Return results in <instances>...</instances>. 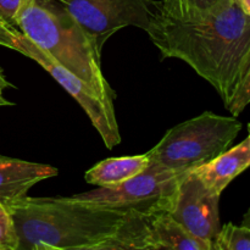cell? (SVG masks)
<instances>
[{"mask_svg":"<svg viewBox=\"0 0 250 250\" xmlns=\"http://www.w3.org/2000/svg\"><path fill=\"white\" fill-rule=\"evenodd\" d=\"M17 31L98 94L114 102L116 93L103 75L102 54L62 5L55 0H26L17 16Z\"/></svg>","mask_w":250,"mask_h":250,"instance_id":"cell-3","label":"cell"},{"mask_svg":"<svg viewBox=\"0 0 250 250\" xmlns=\"http://www.w3.org/2000/svg\"><path fill=\"white\" fill-rule=\"evenodd\" d=\"M81 24L102 54L107 39L128 26L146 31L156 10L153 0H55Z\"/></svg>","mask_w":250,"mask_h":250,"instance_id":"cell-6","label":"cell"},{"mask_svg":"<svg viewBox=\"0 0 250 250\" xmlns=\"http://www.w3.org/2000/svg\"><path fill=\"white\" fill-rule=\"evenodd\" d=\"M146 32L163 58L185 61L229 106L250 61V16L236 0L183 20L156 9Z\"/></svg>","mask_w":250,"mask_h":250,"instance_id":"cell-1","label":"cell"},{"mask_svg":"<svg viewBox=\"0 0 250 250\" xmlns=\"http://www.w3.org/2000/svg\"><path fill=\"white\" fill-rule=\"evenodd\" d=\"M188 171H176L150 163L134 177L115 187H99L72 198L87 204L107 208L121 212L155 215L172 212L178 188Z\"/></svg>","mask_w":250,"mask_h":250,"instance_id":"cell-5","label":"cell"},{"mask_svg":"<svg viewBox=\"0 0 250 250\" xmlns=\"http://www.w3.org/2000/svg\"><path fill=\"white\" fill-rule=\"evenodd\" d=\"M150 164L148 154L110 158L85 172L84 180L98 187H115L146 170Z\"/></svg>","mask_w":250,"mask_h":250,"instance_id":"cell-12","label":"cell"},{"mask_svg":"<svg viewBox=\"0 0 250 250\" xmlns=\"http://www.w3.org/2000/svg\"><path fill=\"white\" fill-rule=\"evenodd\" d=\"M16 51L39 63L81 105L106 148L112 149L120 144L121 136L114 102L106 100L98 94L87 82L62 67L20 31L16 36Z\"/></svg>","mask_w":250,"mask_h":250,"instance_id":"cell-7","label":"cell"},{"mask_svg":"<svg viewBox=\"0 0 250 250\" xmlns=\"http://www.w3.org/2000/svg\"><path fill=\"white\" fill-rule=\"evenodd\" d=\"M220 197L221 195L211 192L194 171L190 170L181 182L171 215L190 233L209 242L212 247V242L221 229L219 216Z\"/></svg>","mask_w":250,"mask_h":250,"instance_id":"cell-8","label":"cell"},{"mask_svg":"<svg viewBox=\"0 0 250 250\" xmlns=\"http://www.w3.org/2000/svg\"><path fill=\"white\" fill-rule=\"evenodd\" d=\"M19 237L17 250H100L125 212L75 198H21L4 203Z\"/></svg>","mask_w":250,"mask_h":250,"instance_id":"cell-2","label":"cell"},{"mask_svg":"<svg viewBox=\"0 0 250 250\" xmlns=\"http://www.w3.org/2000/svg\"><path fill=\"white\" fill-rule=\"evenodd\" d=\"M219 0H163L156 1V9L175 19H189L216 4Z\"/></svg>","mask_w":250,"mask_h":250,"instance_id":"cell-15","label":"cell"},{"mask_svg":"<svg viewBox=\"0 0 250 250\" xmlns=\"http://www.w3.org/2000/svg\"><path fill=\"white\" fill-rule=\"evenodd\" d=\"M151 216L125 212L116 231L103 243L100 250H154Z\"/></svg>","mask_w":250,"mask_h":250,"instance_id":"cell-11","label":"cell"},{"mask_svg":"<svg viewBox=\"0 0 250 250\" xmlns=\"http://www.w3.org/2000/svg\"><path fill=\"white\" fill-rule=\"evenodd\" d=\"M241 129L236 116L205 111L168 129L146 154L150 163L161 167L193 170L227 150Z\"/></svg>","mask_w":250,"mask_h":250,"instance_id":"cell-4","label":"cell"},{"mask_svg":"<svg viewBox=\"0 0 250 250\" xmlns=\"http://www.w3.org/2000/svg\"><path fill=\"white\" fill-rule=\"evenodd\" d=\"M0 202H1V203H2V200H1V199H0Z\"/></svg>","mask_w":250,"mask_h":250,"instance_id":"cell-25","label":"cell"},{"mask_svg":"<svg viewBox=\"0 0 250 250\" xmlns=\"http://www.w3.org/2000/svg\"><path fill=\"white\" fill-rule=\"evenodd\" d=\"M151 233L154 250H212L209 242L190 233L173 219L170 212H161L151 216Z\"/></svg>","mask_w":250,"mask_h":250,"instance_id":"cell-13","label":"cell"},{"mask_svg":"<svg viewBox=\"0 0 250 250\" xmlns=\"http://www.w3.org/2000/svg\"><path fill=\"white\" fill-rule=\"evenodd\" d=\"M248 131H249V136H248V141H249V143H250V124L248 125Z\"/></svg>","mask_w":250,"mask_h":250,"instance_id":"cell-24","label":"cell"},{"mask_svg":"<svg viewBox=\"0 0 250 250\" xmlns=\"http://www.w3.org/2000/svg\"><path fill=\"white\" fill-rule=\"evenodd\" d=\"M243 226L250 227V220H249V221H243Z\"/></svg>","mask_w":250,"mask_h":250,"instance_id":"cell-23","label":"cell"},{"mask_svg":"<svg viewBox=\"0 0 250 250\" xmlns=\"http://www.w3.org/2000/svg\"><path fill=\"white\" fill-rule=\"evenodd\" d=\"M212 250H250V227L224 225L212 242Z\"/></svg>","mask_w":250,"mask_h":250,"instance_id":"cell-14","label":"cell"},{"mask_svg":"<svg viewBox=\"0 0 250 250\" xmlns=\"http://www.w3.org/2000/svg\"><path fill=\"white\" fill-rule=\"evenodd\" d=\"M19 31L0 21V45L16 50V36Z\"/></svg>","mask_w":250,"mask_h":250,"instance_id":"cell-19","label":"cell"},{"mask_svg":"<svg viewBox=\"0 0 250 250\" xmlns=\"http://www.w3.org/2000/svg\"><path fill=\"white\" fill-rule=\"evenodd\" d=\"M26 0H0V21L17 29V16Z\"/></svg>","mask_w":250,"mask_h":250,"instance_id":"cell-18","label":"cell"},{"mask_svg":"<svg viewBox=\"0 0 250 250\" xmlns=\"http://www.w3.org/2000/svg\"><path fill=\"white\" fill-rule=\"evenodd\" d=\"M6 88H14V85L7 81V78L5 77V73L2 67L0 66V106H10V105H14V103L9 102L4 98L2 95V92H4Z\"/></svg>","mask_w":250,"mask_h":250,"instance_id":"cell-20","label":"cell"},{"mask_svg":"<svg viewBox=\"0 0 250 250\" xmlns=\"http://www.w3.org/2000/svg\"><path fill=\"white\" fill-rule=\"evenodd\" d=\"M250 104V61L247 66V70L244 72L239 87L234 94L233 100L231 102L229 106L227 107L229 112L233 116H238L244 109Z\"/></svg>","mask_w":250,"mask_h":250,"instance_id":"cell-17","label":"cell"},{"mask_svg":"<svg viewBox=\"0 0 250 250\" xmlns=\"http://www.w3.org/2000/svg\"><path fill=\"white\" fill-rule=\"evenodd\" d=\"M250 220V210L248 212H247L246 215H244V219H243V221H249Z\"/></svg>","mask_w":250,"mask_h":250,"instance_id":"cell-22","label":"cell"},{"mask_svg":"<svg viewBox=\"0 0 250 250\" xmlns=\"http://www.w3.org/2000/svg\"><path fill=\"white\" fill-rule=\"evenodd\" d=\"M249 166L250 143L247 138L238 146L225 150L209 163L193 168V171L211 192L221 195L225 188Z\"/></svg>","mask_w":250,"mask_h":250,"instance_id":"cell-10","label":"cell"},{"mask_svg":"<svg viewBox=\"0 0 250 250\" xmlns=\"http://www.w3.org/2000/svg\"><path fill=\"white\" fill-rule=\"evenodd\" d=\"M237 4L241 6V9L246 12L248 16H250V0H236Z\"/></svg>","mask_w":250,"mask_h":250,"instance_id":"cell-21","label":"cell"},{"mask_svg":"<svg viewBox=\"0 0 250 250\" xmlns=\"http://www.w3.org/2000/svg\"><path fill=\"white\" fill-rule=\"evenodd\" d=\"M19 249V237L14 221L4 203L0 202V250Z\"/></svg>","mask_w":250,"mask_h":250,"instance_id":"cell-16","label":"cell"},{"mask_svg":"<svg viewBox=\"0 0 250 250\" xmlns=\"http://www.w3.org/2000/svg\"><path fill=\"white\" fill-rule=\"evenodd\" d=\"M56 175L58 168L50 165L0 155V199L5 203L27 195L34 185Z\"/></svg>","mask_w":250,"mask_h":250,"instance_id":"cell-9","label":"cell"}]
</instances>
